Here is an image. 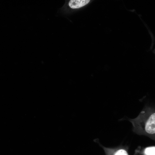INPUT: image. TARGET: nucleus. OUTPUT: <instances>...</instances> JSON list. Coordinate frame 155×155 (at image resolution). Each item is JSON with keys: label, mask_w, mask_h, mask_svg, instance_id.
Returning <instances> with one entry per match:
<instances>
[{"label": "nucleus", "mask_w": 155, "mask_h": 155, "mask_svg": "<svg viewBox=\"0 0 155 155\" xmlns=\"http://www.w3.org/2000/svg\"><path fill=\"white\" fill-rule=\"evenodd\" d=\"M146 131L149 134H153L155 133V113L151 114L148 118L145 125Z\"/></svg>", "instance_id": "obj_1"}, {"label": "nucleus", "mask_w": 155, "mask_h": 155, "mask_svg": "<svg viewBox=\"0 0 155 155\" xmlns=\"http://www.w3.org/2000/svg\"><path fill=\"white\" fill-rule=\"evenodd\" d=\"M90 1L89 0H71L69 3V5L72 9L78 8L86 5Z\"/></svg>", "instance_id": "obj_2"}, {"label": "nucleus", "mask_w": 155, "mask_h": 155, "mask_svg": "<svg viewBox=\"0 0 155 155\" xmlns=\"http://www.w3.org/2000/svg\"><path fill=\"white\" fill-rule=\"evenodd\" d=\"M114 155H128L127 152L123 149H120L117 151Z\"/></svg>", "instance_id": "obj_4"}, {"label": "nucleus", "mask_w": 155, "mask_h": 155, "mask_svg": "<svg viewBox=\"0 0 155 155\" xmlns=\"http://www.w3.org/2000/svg\"><path fill=\"white\" fill-rule=\"evenodd\" d=\"M155 147L152 146L146 148L144 151L145 155H155Z\"/></svg>", "instance_id": "obj_3"}]
</instances>
